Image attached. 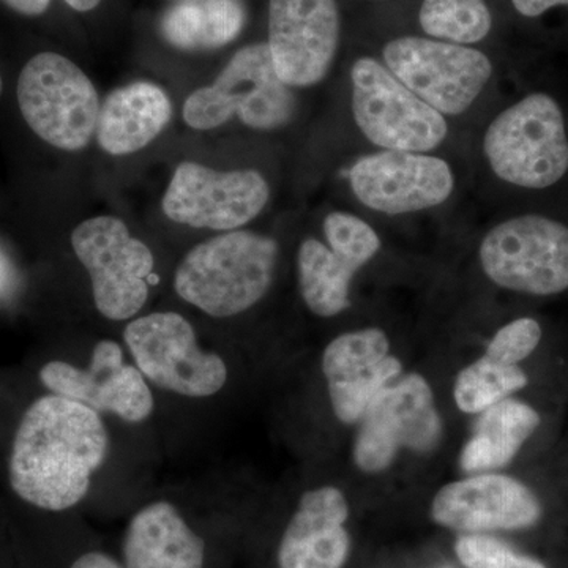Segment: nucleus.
<instances>
[{
	"label": "nucleus",
	"mask_w": 568,
	"mask_h": 568,
	"mask_svg": "<svg viewBox=\"0 0 568 568\" xmlns=\"http://www.w3.org/2000/svg\"><path fill=\"white\" fill-rule=\"evenodd\" d=\"M295 99L280 80L267 43L241 48L215 82L190 93L183 121L193 130L219 129L233 118L256 132H275L293 121Z\"/></svg>",
	"instance_id": "4"
},
{
	"label": "nucleus",
	"mask_w": 568,
	"mask_h": 568,
	"mask_svg": "<svg viewBox=\"0 0 568 568\" xmlns=\"http://www.w3.org/2000/svg\"><path fill=\"white\" fill-rule=\"evenodd\" d=\"M280 246L254 231H227L193 246L174 272V291L186 304L227 320L260 304L274 283Z\"/></svg>",
	"instance_id": "2"
},
{
	"label": "nucleus",
	"mask_w": 568,
	"mask_h": 568,
	"mask_svg": "<svg viewBox=\"0 0 568 568\" xmlns=\"http://www.w3.org/2000/svg\"><path fill=\"white\" fill-rule=\"evenodd\" d=\"M2 85H3L2 74H0V95H2Z\"/></svg>",
	"instance_id": "33"
},
{
	"label": "nucleus",
	"mask_w": 568,
	"mask_h": 568,
	"mask_svg": "<svg viewBox=\"0 0 568 568\" xmlns=\"http://www.w3.org/2000/svg\"><path fill=\"white\" fill-rule=\"evenodd\" d=\"M481 151L499 181L545 190L568 173L566 115L555 97L532 92L489 122Z\"/></svg>",
	"instance_id": "3"
},
{
	"label": "nucleus",
	"mask_w": 568,
	"mask_h": 568,
	"mask_svg": "<svg viewBox=\"0 0 568 568\" xmlns=\"http://www.w3.org/2000/svg\"><path fill=\"white\" fill-rule=\"evenodd\" d=\"M178 2H183V0H178Z\"/></svg>",
	"instance_id": "34"
},
{
	"label": "nucleus",
	"mask_w": 568,
	"mask_h": 568,
	"mask_svg": "<svg viewBox=\"0 0 568 568\" xmlns=\"http://www.w3.org/2000/svg\"><path fill=\"white\" fill-rule=\"evenodd\" d=\"M541 335L544 332L538 321L534 317H519L496 332L485 353L506 364L519 365L540 345Z\"/></svg>",
	"instance_id": "28"
},
{
	"label": "nucleus",
	"mask_w": 568,
	"mask_h": 568,
	"mask_svg": "<svg viewBox=\"0 0 568 568\" xmlns=\"http://www.w3.org/2000/svg\"><path fill=\"white\" fill-rule=\"evenodd\" d=\"M122 336L126 353L153 390L209 399L230 383L227 362L215 351L205 349L193 324L179 313L133 317Z\"/></svg>",
	"instance_id": "5"
},
{
	"label": "nucleus",
	"mask_w": 568,
	"mask_h": 568,
	"mask_svg": "<svg viewBox=\"0 0 568 568\" xmlns=\"http://www.w3.org/2000/svg\"><path fill=\"white\" fill-rule=\"evenodd\" d=\"M39 377L50 394L74 399L126 425L145 424L155 413L153 387L115 339L97 342L84 365L48 362Z\"/></svg>",
	"instance_id": "11"
},
{
	"label": "nucleus",
	"mask_w": 568,
	"mask_h": 568,
	"mask_svg": "<svg viewBox=\"0 0 568 568\" xmlns=\"http://www.w3.org/2000/svg\"><path fill=\"white\" fill-rule=\"evenodd\" d=\"M418 22L432 39L459 44L480 43L493 28L491 11L485 0H424Z\"/></svg>",
	"instance_id": "25"
},
{
	"label": "nucleus",
	"mask_w": 568,
	"mask_h": 568,
	"mask_svg": "<svg viewBox=\"0 0 568 568\" xmlns=\"http://www.w3.org/2000/svg\"><path fill=\"white\" fill-rule=\"evenodd\" d=\"M353 457L362 473L379 474L402 448L429 452L443 437L435 395L424 376H399L373 399L361 418Z\"/></svg>",
	"instance_id": "12"
},
{
	"label": "nucleus",
	"mask_w": 568,
	"mask_h": 568,
	"mask_svg": "<svg viewBox=\"0 0 568 568\" xmlns=\"http://www.w3.org/2000/svg\"><path fill=\"white\" fill-rule=\"evenodd\" d=\"M11 286V267L9 260L0 253V297L7 294Z\"/></svg>",
	"instance_id": "31"
},
{
	"label": "nucleus",
	"mask_w": 568,
	"mask_h": 568,
	"mask_svg": "<svg viewBox=\"0 0 568 568\" xmlns=\"http://www.w3.org/2000/svg\"><path fill=\"white\" fill-rule=\"evenodd\" d=\"M528 384L529 377L521 366L506 364L485 353L458 373L454 398L463 413L480 414Z\"/></svg>",
	"instance_id": "24"
},
{
	"label": "nucleus",
	"mask_w": 568,
	"mask_h": 568,
	"mask_svg": "<svg viewBox=\"0 0 568 568\" xmlns=\"http://www.w3.org/2000/svg\"><path fill=\"white\" fill-rule=\"evenodd\" d=\"M515 10L526 18H537L555 7L568 6V0H511Z\"/></svg>",
	"instance_id": "29"
},
{
	"label": "nucleus",
	"mask_w": 568,
	"mask_h": 568,
	"mask_svg": "<svg viewBox=\"0 0 568 568\" xmlns=\"http://www.w3.org/2000/svg\"><path fill=\"white\" fill-rule=\"evenodd\" d=\"M355 125L381 151L429 153L448 136L446 115L403 84L384 62L357 59L351 67Z\"/></svg>",
	"instance_id": "8"
},
{
	"label": "nucleus",
	"mask_w": 568,
	"mask_h": 568,
	"mask_svg": "<svg viewBox=\"0 0 568 568\" xmlns=\"http://www.w3.org/2000/svg\"><path fill=\"white\" fill-rule=\"evenodd\" d=\"M321 368L335 417L346 425L361 422L373 399L403 373L386 332L377 327L336 336L325 346Z\"/></svg>",
	"instance_id": "16"
},
{
	"label": "nucleus",
	"mask_w": 568,
	"mask_h": 568,
	"mask_svg": "<svg viewBox=\"0 0 568 568\" xmlns=\"http://www.w3.org/2000/svg\"><path fill=\"white\" fill-rule=\"evenodd\" d=\"M541 514L540 500L523 481L488 473L452 481L432 506L437 525L469 534L532 528Z\"/></svg>",
	"instance_id": "17"
},
{
	"label": "nucleus",
	"mask_w": 568,
	"mask_h": 568,
	"mask_svg": "<svg viewBox=\"0 0 568 568\" xmlns=\"http://www.w3.org/2000/svg\"><path fill=\"white\" fill-rule=\"evenodd\" d=\"M357 271L320 239L298 246V290L306 308L320 317H334L351 306V286Z\"/></svg>",
	"instance_id": "23"
},
{
	"label": "nucleus",
	"mask_w": 568,
	"mask_h": 568,
	"mask_svg": "<svg viewBox=\"0 0 568 568\" xmlns=\"http://www.w3.org/2000/svg\"><path fill=\"white\" fill-rule=\"evenodd\" d=\"M70 568H125L118 559L112 558L108 552L93 549L84 552L71 564Z\"/></svg>",
	"instance_id": "30"
},
{
	"label": "nucleus",
	"mask_w": 568,
	"mask_h": 568,
	"mask_svg": "<svg viewBox=\"0 0 568 568\" xmlns=\"http://www.w3.org/2000/svg\"><path fill=\"white\" fill-rule=\"evenodd\" d=\"M540 422V414L521 399L506 398L481 410L459 455V466L467 474L503 469L514 462Z\"/></svg>",
	"instance_id": "21"
},
{
	"label": "nucleus",
	"mask_w": 568,
	"mask_h": 568,
	"mask_svg": "<svg viewBox=\"0 0 568 568\" xmlns=\"http://www.w3.org/2000/svg\"><path fill=\"white\" fill-rule=\"evenodd\" d=\"M268 200L271 186L260 171H216L183 162L175 168L162 207L171 222L227 233L252 223Z\"/></svg>",
	"instance_id": "13"
},
{
	"label": "nucleus",
	"mask_w": 568,
	"mask_h": 568,
	"mask_svg": "<svg viewBox=\"0 0 568 568\" xmlns=\"http://www.w3.org/2000/svg\"><path fill=\"white\" fill-rule=\"evenodd\" d=\"M383 61L403 84L446 118L469 111L495 73L485 52L432 37L388 41Z\"/></svg>",
	"instance_id": "10"
},
{
	"label": "nucleus",
	"mask_w": 568,
	"mask_h": 568,
	"mask_svg": "<svg viewBox=\"0 0 568 568\" xmlns=\"http://www.w3.org/2000/svg\"><path fill=\"white\" fill-rule=\"evenodd\" d=\"M111 444L102 414L65 396H39L22 414L11 443L10 487L40 510H70L91 493Z\"/></svg>",
	"instance_id": "1"
},
{
	"label": "nucleus",
	"mask_w": 568,
	"mask_h": 568,
	"mask_svg": "<svg viewBox=\"0 0 568 568\" xmlns=\"http://www.w3.org/2000/svg\"><path fill=\"white\" fill-rule=\"evenodd\" d=\"M246 22L244 0H183L164 11L160 31L181 51H211L233 43Z\"/></svg>",
	"instance_id": "22"
},
{
	"label": "nucleus",
	"mask_w": 568,
	"mask_h": 568,
	"mask_svg": "<svg viewBox=\"0 0 568 568\" xmlns=\"http://www.w3.org/2000/svg\"><path fill=\"white\" fill-rule=\"evenodd\" d=\"M455 551L467 568H547L537 559L514 551L504 541L481 534L459 537Z\"/></svg>",
	"instance_id": "27"
},
{
	"label": "nucleus",
	"mask_w": 568,
	"mask_h": 568,
	"mask_svg": "<svg viewBox=\"0 0 568 568\" xmlns=\"http://www.w3.org/2000/svg\"><path fill=\"white\" fill-rule=\"evenodd\" d=\"M62 2L78 13H89V11L95 10L102 0H62Z\"/></svg>",
	"instance_id": "32"
},
{
	"label": "nucleus",
	"mask_w": 568,
	"mask_h": 568,
	"mask_svg": "<svg viewBox=\"0 0 568 568\" xmlns=\"http://www.w3.org/2000/svg\"><path fill=\"white\" fill-rule=\"evenodd\" d=\"M18 106L29 129L52 148L82 151L97 133L100 100L91 78L71 59L37 52L18 78Z\"/></svg>",
	"instance_id": "6"
},
{
	"label": "nucleus",
	"mask_w": 568,
	"mask_h": 568,
	"mask_svg": "<svg viewBox=\"0 0 568 568\" xmlns=\"http://www.w3.org/2000/svg\"><path fill=\"white\" fill-rule=\"evenodd\" d=\"M323 231L332 252L353 265L357 272L365 267L383 246L375 227L354 213H328L324 219Z\"/></svg>",
	"instance_id": "26"
},
{
	"label": "nucleus",
	"mask_w": 568,
	"mask_h": 568,
	"mask_svg": "<svg viewBox=\"0 0 568 568\" xmlns=\"http://www.w3.org/2000/svg\"><path fill=\"white\" fill-rule=\"evenodd\" d=\"M173 118V103L160 85L136 81L115 89L100 108L97 140L104 152L122 156L148 148Z\"/></svg>",
	"instance_id": "20"
},
{
	"label": "nucleus",
	"mask_w": 568,
	"mask_h": 568,
	"mask_svg": "<svg viewBox=\"0 0 568 568\" xmlns=\"http://www.w3.org/2000/svg\"><path fill=\"white\" fill-rule=\"evenodd\" d=\"M349 517L342 489H308L298 500L278 547L280 568H342L349 555Z\"/></svg>",
	"instance_id": "18"
},
{
	"label": "nucleus",
	"mask_w": 568,
	"mask_h": 568,
	"mask_svg": "<svg viewBox=\"0 0 568 568\" xmlns=\"http://www.w3.org/2000/svg\"><path fill=\"white\" fill-rule=\"evenodd\" d=\"M347 181L358 203L388 216L439 207L457 183L447 160L403 151H379L355 160Z\"/></svg>",
	"instance_id": "14"
},
{
	"label": "nucleus",
	"mask_w": 568,
	"mask_h": 568,
	"mask_svg": "<svg viewBox=\"0 0 568 568\" xmlns=\"http://www.w3.org/2000/svg\"><path fill=\"white\" fill-rule=\"evenodd\" d=\"M478 261L489 282L514 293L549 297L568 291V226L525 213L481 239Z\"/></svg>",
	"instance_id": "9"
},
{
	"label": "nucleus",
	"mask_w": 568,
	"mask_h": 568,
	"mask_svg": "<svg viewBox=\"0 0 568 568\" xmlns=\"http://www.w3.org/2000/svg\"><path fill=\"white\" fill-rule=\"evenodd\" d=\"M207 545L173 500L156 499L134 511L122 544L125 568H205Z\"/></svg>",
	"instance_id": "19"
},
{
	"label": "nucleus",
	"mask_w": 568,
	"mask_h": 568,
	"mask_svg": "<svg viewBox=\"0 0 568 568\" xmlns=\"http://www.w3.org/2000/svg\"><path fill=\"white\" fill-rule=\"evenodd\" d=\"M267 48L284 84L310 88L334 65L342 39L336 0H268Z\"/></svg>",
	"instance_id": "15"
},
{
	"label": "nucleus",
	"mask_w": 568,
	"mask_h": 568,
	"mask_svg": "<svg viewBox=\"0 0 568 568\" xmlns=\"http://www.w3.org/2000/svg\"><path fill=\"white\" fill-rule=\"evenodd\" d=\"M71 246L92 283L93 305L104 320L140 316L155 282V257L121 219L93 216L74 227Z\"/></svg>",
	"instance_id": "7"
}]
</instances>
